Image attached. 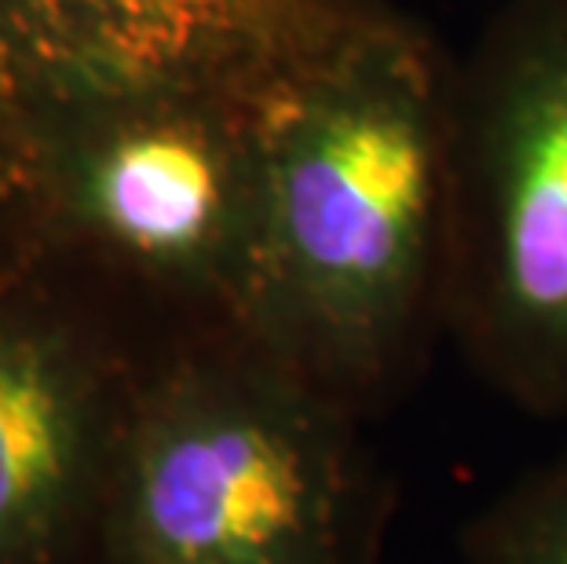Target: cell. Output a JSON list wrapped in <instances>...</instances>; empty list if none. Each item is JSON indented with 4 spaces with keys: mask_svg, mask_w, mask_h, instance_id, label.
<instances>
[{
    "mask_svg": "<svg viewBox=\"0 0 567 564\" xmlns=\"http://www.w3.org/2000/svg\"><path fill=\"white\" fill-rule=\"evenodd\" d=\"M341 0H0V103L30 106L84 81L231 70L257 74Z\"/></svg>",
    "mask_w": 567,
    "mask_h": 564,
    "instance_id": "8992f818",
    "label": "cell"
},
{
    "mask_svg": "<svg viewBox=\"0 0 567 564\" xmlns=\"http://www.w3.org/2000/svg\"><path fill=\"white\" fill-rule=\"evenodd\" d=\"M454 55L341 0L264 81V224L246 334L381 418L446 338Z\"/></svg>",
    "mask_w": 567,
    "mask_h": 564,
    "instance_id": "6da1fadb",
    "label": "cell"
},
{
    "mask_svg": "<svg viewBox=\"0 0 567 564\" xmlns=\"http://www.w3.org/2000/svg\"><path fill=\"white\" fill-rule=\"evenodd\" d=\"M27 122L8 103H0V235L27 227Z\"/></svg>",
    "mask_w": 567,
    "mask_h": 564,
    "instance_id": "ba28073f",
    "label": "cell"
},
{
    "mask_svg": "<svg viewBox=\"0 0 567 564\" xmlns=\"http://www.w3.org/2000/svg\"><path fill=\"white\" fill-rule=\"evenodd\" d=\"M446 341L567 422V0H502L454 55Z\"/></svg>",
    "mask_w": 567,
    "mask_h": 564,
    "instance_id": "277c9868",
    "label": "cell"
},
{
    "mask_svg": "<svg viewBox=\"0 0 567 564\" xmlns=\"http://www.w3.org/2000/svg\"><path fill=\"white\" fill-rule=\"evenodd\" d=\"M271 70L84 81L27 114L30 235L154 345L249 322Z\"/></svg>",
    "mask_w": 567,
    "mask_h": 564,
    "instance_id": "7a4b0ae2",
    "label": "cell"
},
{
    "mask_svg": "<svg viewBox=\"0 0 567 564\" xmlns=\"http://www.w3.org/2000/svg\"><path fill=\"white\" fill-rule=\"evenodd\" d=\"M363 429L246 330L154 345L103 564H373L392 488Z\"/></svg>",
    "mask_w": 567,
    "mask_h": 564,
    "instance_id": "3957f363",
    "label": "cell"
},
{
    "mask_svg": "<svg viewBox=\"0 0 567 564\" xmlns=\"http://www.w3.org/2000/svg\"><path fill=\"white\" fill-rule=\"evenodd\" d=\"M462 564H567V448L468 521Z\"/></svg>",
    "mask_w": 567,
    "mask_h": 564,
    "instance_id": "52a82bcc",
    "label": "cell"
},
{
    "mask_svg": "<svg viewBox=\"0 0 567 564\" xmlns=\"http://www.w3.org/2000/svg\"><path fill=\"white\" fill-rule=\"evenodd\" d=\"M151 348L30 227L0 235V564H103Z\"/></svg>",
    "mask_w": 567,
    "mask_h": 564,
    "instance_id": "5b68a950",
    "label": "cell"
}]
</instances>
